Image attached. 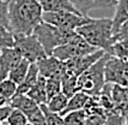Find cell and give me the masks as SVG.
Returning a JSON list of instances; mask_svg holds the SVG:
<instances>
[{
  "mask_svg": "<svg viewBox=\"0 0 128 125\" xmlns=\"http://www.w3.org/2000/svg\"><path fill=\"white\" fill-rule=\"evenodd\" d=\"M42 17L43 10L38 0H8L10 29L13 34H32Z\"/></svg>",
  "mask_w": 128,
  "mask_h": 125,
  "instance_id": "cell-1",
  "label": "cell"
},
{
  "mask_svg": "<svg viewBox=\"0 0 128 125\" xmlns=\"http://www.w3.org/2000/svg\"><path fill=\"white\" fill-rule=\"evenodd\" d=\"M90 46L110 54L112 46V19L91 18V21L76 30Z\"/></svg>",
  "mask_w": 128,
  "mask_h": 125,
  "instance_id": "cell-2",
  "label": "cell"
},
{
  "mask_svg": "<svg viewBox=\"0 0 128 125\" xmlns=\"http://www.w3.org/2000/svg\"><path fill=\"white\" fill-rule=\"evenodd\" d=\"M32 34L37 37L40 43L42 45L46 54L52 55L53 51L56 47L70 42L77 35V31L76 30L61 29L58 28V27H54V25H50L48 23L41 22L35 28Z\"/></svg>",
  "mask_w": 128,
  "mask_h": 125,
  "instance_id": "cell-3",
  "label": "cell"
},
{
  "mask_svg": "<svg viewBox=\"0 0 128 125\" xmlns=\"http://www.w3.org/2000/svg\"><path fill=\"white\" fill-rule=\"evenodd\" d=\"M110 57L109 53H106L97 62H95L91 68H89L85 72L78 77V88L79 91H83L90 96H97L106 84L104 77V68L108 58Z\"/></svg>",
  "mask_w": 128,
  "mask_h": 125,
  "instance_id": "cell-4",
  "label": "cell"
},
{
  "mask_svg": "<svg viewBox=\"0 0 128 125\" xmlns=\"http://www.w3.org/2000/svg\"><path fill=\"white\" fill-rule=\"evenodd\" d=\"M13 48L20 54V57L24 60L29 61L30 64H36L38 60L47 57L42 45L40 43V41L34 34H14Z\"/></svg>",
  "mask_w": 128,
  "mask_h": 125,
  "instance_id": "cell-5",
  "label": "cell"
},
{
  "mask_svg": "<svg viewBox=\"0 0 128 125\" xmlns=\"http://www.w3.org/2000/svg\"><path fill=\"white\" fill-rule=\"evenodd\" d=\"M90 21L91 17L89 16H82L80 13L71 11L43 12L42 17V22L66 30H77L79 27L89 23Z\"/></svg>",
  "mask_w": 128,
  "mask_h": 125,
  "instance_id": "cell-6",
  "label": "cell"
},
{
  "mask_svg": "<svg viewBox=\"0 0 128 125\" xmlns=\"http://www.w3.org/2000/svg\"><path fill=\"white\" fill-rule=\"evenodd\" d=\"M95 51H97L95 47L90 46L77 33V35L70 42L56 47L55 49L53 51L52 55L55 57L56 59H59V60H61V61L66 62L68 60H71V59L82 57V55H86V54H90V53H92Z\"/></svg>",
  "mask_w": 128,
  "mask_h": 125,
  "instance_id": "cell-7",
  "label": "cell"
},
{
  "mask_svg": "<svg viewBox=\"0 0 128 125\" xmlns=\"http://www.w3.org/2000/svg\"><path fill=\"white\" fill-rule=\"evenodd\" d=\"M104 77L106 83L128 87V61L110 55L106 62Z\"/></svg>",
  "mask_w": 128,
  "mask_h": 125,
  "instance_id": "cell-8",
  "label": "cell"
},
{
  "mask_svg": "<svg viewBox=\"0 0 128 125\" xmlns=\"http://www.w3.org/2000/svg\"><path fill=\"white\" fill-rule=\"evenodd\" d=\"M106 53V52L102 51V49H97L90 54L68 60V61H66V74L70 76L79 77L83 72H85L89 68H91L95 62L98 61Z\"/></svg>",
  "mask_w": 128,
  "mask_h": 125,
  "instance_id": "cell-9",
  "label": "cell"
},
{
  "mask_svg": "<svg viewBox=\"0 0 128 125\" xmlns=\"http://www.w3.org/2000/svg\"><path fill=\"white\" fill-rule=\"evenodd\" d=\"M40 76L47 78H60L66 75V62L56 59L53 55H47L36 62Z\"/></svg>",
  "mask_w": 128,
  "mask_h": 125,
  "instance_id": "cell-10",
  "label": "cell"
},
{
  "mask_svg": "<svg viewBox=\"0 0 128 125\" xmlns=\"http://www.w3.org/2000/svg\"><path fill=\"white\" fill-rule=\"evenodd\" d=\"M23 58L20 54L12 47L5 48L0 52V81L6 80L11 70L16 66L18 62H20Z\"/></svg>",
  "mask_w": 128,
  "mask_h": 125,
  "instance_id": "cell-11",
  "label": "cell"
},
{
  "mask_svg": "<svg viewBox=\"0 0 128 125\" xmlns=\"http://www.w3.org/2000/svg\"><path fill=\"white\" fill-rule=\"evenodd\" d=\"M73 7L82 15L88 16L96 9H110L116 5L117 0H70Z\"/></svg>",
  "mask_w": 128,
  "mask_h": 125,
  "instance_id": "cell-12",
  "label": "cell"
},
{
  "mask_svg": "<svg viewBox=\"0 0 128 125\" xmlns=\"http://www.w3.org/2000/svg\"><path fill=\"white\" fill-rule=\"evenodd\" d=\"M112 99L114 102V112L124 114L128 111V87L118 84L112 85Z\"/></svg>",
  "mask_w": 128,
  "mask_h": 125,
  "instance_id": "cell-13",
  "label": "cell"
},
{
  "mask_svg": "<svg viewBox=\"0 0 128 125\" xmlns=\"http://www.w3.org/2000/svg\"><path fill=\"white\" fill-rule=\"evenodd\" d=\"M8 103H10L13 108L19 109L20 112H23V113L26 115V118H28V115H30V114L32 113L36 108L40 107V105H37V103L35 102L32 99H30L26 94H16V95L8 101Z\"/></svg>",
  "mask_w": 128,
  "mask_h": 125,
  "instance_id": "cell-14",
  "label": "cell"
},
{
  "mask_svg": "<svg viewBox=\"0 0 128 125\" xmlns=\"http://www.w3.org/2000/svg\"><path fill=\"white\" fill-rule=\"evenodd\" d=\"M112 19V34L118 31L124 22L128 21V0H117L115 5V15Z\"/></svg>",
  "mask_w": 128,
  "mask_h": 125,
  "instance_id": "cell-15",
  "label": "cell"
},
{
  "mask_svg": "<svg viewBox=\"0 0 128 125\" xmlns=\"http://www.w3.org/2000/svg\"><path fill=\"white\" fill-rule=\"evenodd\" d=\"M30 99H32L37 105H46L48 101V97H47V91H46V78L40 76L36 83L31 87V89L26 93Z\"/></svg>",
  "mask_w": 128,
  "mask_h": 125,
  "instance_id": "cell-16",
  "label": "cell"
},
{
  "mask_svg": "<svg viewBox=\"0 0 128 125\" xmlns=\"http://www.w3.org/2000/svg\"><path fill=\"white\" fill-rule=\"evenodd\" d=\"M43 12H55V11H71L79 13L70 0H38Z\"/></svg>",
  "mask_w": 128,
  "mask_h": 125,
  "instance_id": "cell-17",
  "label": "cell"
},
{
  "mask_svg": "<svg viewBox=\"0 0 128 125\" xmlns=\"http://www.w3.org/2000/svg\"><path fill=\"white\" fill-rule=\"evenodd\" d=\"M90 95L88 94H85L83 91H78V93H76L73 96H71L68 99V101H67V105L65 109L61 112V117H64L65 114L70 113V112H74V111H80V109H84V106H85V103L88 101V99H89Z\"/></svg>",
  "mask_w": 128,
  "mask_h": 125,
  "instance_id": "cell-18",
  "label": "cell"
},
{
  "mask_svg": "<svg viewBox=\"0 0 128 125\" xmlns=\"http://www.w3.org/2000/svg\"><path fill=\"white\" fill-rule=\"evenodd\" d=\"M40 77V72H38V69H37V65L36 64H30V68H29V71L25 78L23 81L22 83L19 85H17V93L16 94H26L31 87H32L37 78Z\"/></svg>",
  "mask_w": 128,
  "mask_h": 125,
  "instance_id": "cell-19",
  "label": "cell"
},
{
  "mask_svg": "<svg viewBox=\"0 0 128 125\" xmlns=\"http://www.w3.org/2000/svg\"><path fill=\"white\" fill-rule=\"evenodd\" d=\"M29 68H30V62L22 59L20 62H18L16 66L11 70V72L8 74L7 78L11 80L17 85H19L24 81V78H25V76H26V74L29 71Z\"/></svg>",
  "mask_w": 128,
  "mask_h": 125,
  "instance_id": "cell-20",
  "label": "cell"
},
{
  "mask_svg": "<svg viewBox=\"0 0 128 125\" xmlns=\"http://www.w3.org/2000/svg\"><path fill=\"white\" fill-rule=\"evenodd\" d=\"M79 91L78 88V77L74 76H70V75H65L61 78V93L70 99L71 96H73L76 93Z\"/></svg>",
  "mask_w": 128,
  "mask_h": 125,
  "instance_id": "cell-21",
  "label": "cell"
},
{
  "mask_svg": "<svg viewBox=\"0 0 128 125\" xmlns=\"http://www.w3.org/2000/svg\"><path fill=\"white\" fill-rule=\"evenodd\" d=\"M67 101H68V99H67L62 93H59V94L54 95L53 97H50L49 100L47 101L46 107L48 108L50 112H53V113L61 114V112L65 109V107H66Z\"/></svg>",
  "mask_w": 128,
  "mask_h": 125,
  "instance_id": "cell-22",
  "label": "cell"
},
{
  "mask_svg": "<svg viewBox=\"0 0 128 125\" xmlns=\"http://www.w3.org/2000/svg\"><path fill=\"white\" fill-rule=\"evenodd\" d=\"M110 55L123 61H128V39L115 41L110 49Z\"/></svg>",
  "mask_w": 128,
  "mask_h": 125,
  "instance_id": "cell-23",
  "label": "cell"
},
{
  "mask_svg": "<svg viewBox=\"0 0 128 125\" xmlns=\"http://www.w3.org/2000/svg\"><path fill=\"white\" fill-rule=\"evenodd\" d=\"M85 118H86V113L84 112V109L70 112L62 117L64 125H84Z\"/></svg>",
  "mask_w": 128,
  "mask_h": 125,
  "instance_id": "cell-24",
  "label": "cell"
},
{
  "mask_svg": "<svg viewBox=\"0 0 128 125\" xmlns=\"http://www.w3.org/2000/svg\"><path fill=\"white\" fill-rule=\"evenodd\" d=\"M14 45V34L10 29L0 25V52L5 48H12Z\"/></svg>",
  "mask_w": 128,
  "mask_h": 125,
  "instance_id": "cell-25",
  "label": "cell"
},
{
  "mask_svg": "<svg viewBox=\"0 0 128 125\" xmlns=\"http://www.w3.org/2000/svg\"><path fill=\"white\" fill-rule=\"evenodd\" d=\"M17 93V84L13 83L11 80L6 78V80L0 81V95L4 96L7 100L10 101L12 97L16 95Z\"/></svg>",
  "mask_w": 128,
  "mask_h": 125,
  "instance_id": "cell-26",
  "label": "cell"
},
{
  "mask_svg": "<svg viewBox=\"0 0 128 125\" xmlns=\"http://www.w3.org/2000/svg\"><path fill=\"white\" fill-rule=\"evenodd\" d=\"M46 91H47L48 100L56 94L61 93V80L60 78H47L46 80Z\"/></svg>",
  "mask_w": 128,
  "mask_h": 125,
  "instance_id": "cell-27",
  "label": "cell"
},
{
  "mask_svg": "<svg viewBox=\"0 0 128 125\" xmlns=\"http://www.w3.org/2000/svg\"><path fill=\"white\" fill-rule=\"evenodd\" d=\"M6 124L7 125H26L28 124V118L19 109L13 108L11 114L8 115V118L6 120Z\"/></svg>",
  "mask_w": 128,
  "mask_h": 125,
  "instance_id": "cell-28",
  "label": "cell"
},
{
  "mask_svg": "<svg viewBox=\"0 0 128 125\" xmlns=\"http://www.w3.org/2000/svg\"><path fill=\"white\" fill-rule=\"evenodd\" d=\"M41 108L43 111V114L46 117L47 125H64V119L59 113H53L50 112L48 108L46 107V105H41Z\"/></svg>",
  "mask_w": 128,
  "mask_h": 125,
  "instance_id": "cell-29",
  "label": "cell"
},
{
  "mask_svg": "<svg viewBox=\"0 0 128 125\" xmlns=\"http://www.w3.org/2000/svg\"><path fill=\"white\" fill-rule=\"evenodd\" d=\"M104 125H126L124 121V115L110 111V112H106V121Z\"/></svg>",
  "mask_w": 128,
  "mask_h": 125,
  "instance_id": "cell-30",
  "label": "cell"
},
{
  "mask_svg": "<svg viewBox=\"0 0 128 125\" xmlns=\"http://www.w3.org/2000/svg\"><path fill=\"white\" fill-rule=\"evenodd\" d=\"M28 121L32 125H47L46 117L43 114V111H42L41 106L38 108H36L30 115H28Z\"/></svg>",
  "mask_w": 128,
  "mask_h": 125,
  "instance_id": "cell-31",
  "label": "cell"
},
{
  "mask_svg": "<svg viewBox=\"0 0 128 125\" xmlns=\"http://www.w3.org/2000/svg\"><path fill=\"white\" fill-rule=\"evenodd\" d=\"M0 25L10 29V19H8V0L0 1ZM11 30V29H10Z\"/></svg>",
  "mask_w": 128,
  "mask_h": 125,
  "instance_id": "cell-32",
  "label": "cell"
},
{
  "mask_svg": "<svg viewBox=\"0 0 128 125\" xmlns=\"http://www.w3.org/2000/svg\"><path fill=\"white\" fill-rule=\"evenodd\" d=\"M106 114H86L84 125H104Z\"/></svg>",
  "mask_w": 128,
  "mask_h": 125,
  "instance_id": "cell-33",
  "label": "cell"
},
{
  "mask_svg": "<svg viewBox=\"0 0 128 125\" xmlns=\"http://www.w3.org/2000/svg\"><path fill=\"white\" fill-rule=\"evenodd\" d=\"M123 39H128V21L123 23L121 25V28L118 29V31L112 36V42L118 40H123Z\"/></svg>",
  "mask_w": 128,
  "mask_h": 125,
  "instance_id": "cell-34",
  "label": "cell"
},
{
  "mask_svg": "<svg viewBox=\"0 0 128 125\" xmlns=\"http://www.w3.org/2000/svg\"><path fill=\"white\" fill-rule=\"evenodd\" d=\"M12 109H13V107H12L10 103H6L4 106H0V121H6L7 118H8V115L11 114Z\"/></svg>",
  "mask_w": 128,
  "mask_h": 125,
  "instance_id": "cell-35",
  "label": "cell"
},
{
  "mask_svg": "<svg viewBox=\"0 0 128 125\" xmlns=\"http://www.w3.org/2000/svg\"><path fill=\"white\" fill-rule=\"evenodd\" d=\"M6 103H8V101H7L4 96L0 95V106H4V105H6Z\"/></svg>",
  "mask_w": 128,
  "mask_h": 125,
  "instance_id": "cell-36",
  "label": "cell"
},
{
  "mask_svg": "<svg viewBox=\"0 0 128 125\" xmlns=\"http://www.w3.org/2000/svg\"><path fill=\"white\" fill-rule=\"evenodd\" d=\"M124 121H126V125H128V111L127 113L124 114Z\"/></svg>",
  "mask_w": 128,
  "mask_h": 125,
  "instance_id": "cell-37",
  "label": "cell"
},
{
  "mask_svg": "<svg viewBox=\"0 0 128 125\" xmlns=\"http://www.w3.org/2000/svg\"><path fill=\"white\" fill-rule=\"evenodd\" d=\"M0 125H7V124H6V121H0Z\"/></svg>",
  "mask_w": 128,
  "mask_h": 125,
  "instance_id": "cell-38",
  "label": "cell"
},
{
  "mask_svg": "<svg viewBox=\"0 0 128 125\" xmlns=\"http://www.w3.org/2000/svg\"><path fill=\"white\" fill-rule=\"evenodd\" d=\"M26 125H32V124H30V123H29V121H28V124H26Z\"/></svg>",
  "mask_w": 128,
  "mask_h": 125,
  "instance_id": "cell-39",
  "label": "cell"
},
{
  "mask_svg": "<svg viewBox=\"0 0 128 125\" xmlns=\"http://www.w3.org/2000/svg\"><path fill=\"white\" fill-rule=\"evenodd\" d=\"M0 1H5V0H0Z\"/></svg>",
  "mask_w": 128,
  "mask_h": 125,
  "instance_id": "cell-40",
  "label": "cell"
}]
</instances>
